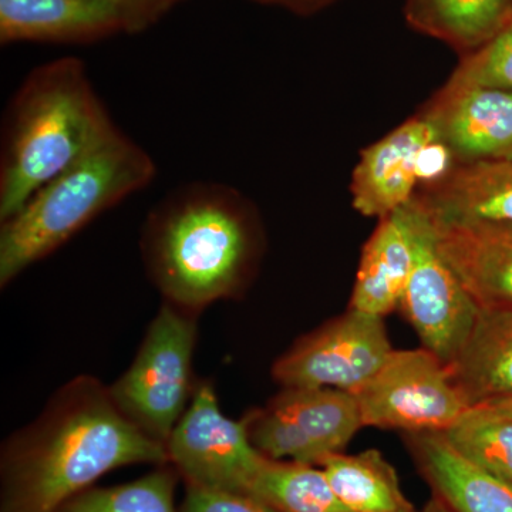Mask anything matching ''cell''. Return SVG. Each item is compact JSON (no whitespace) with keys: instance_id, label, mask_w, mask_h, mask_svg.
<instances>
[{"instance_id":"8992f818","label":"cell","mask_w":512,"mask_h":512,"mask_svg":"<svg viewBox=\"0 0 512 512\" xmlns=\"http://www.w3.org/2000/svg\"><path fill=\"white\" fill-rule=\"evenodd\" d=\"M363 426L446 431L470 409L450 367L430 350H393L355 393Z\"/></svg>"},{"instance_id":"7402d4cb","label":"cell","mask_w":512,"mask_h":512,"mask_svg":"<svg viewBox=\"0 0 512 512\" xmlns=\"http://www.w3.org/2000/svg\"><path fill=\"white\" fill-rule=\"evenodd\" d=\"M443 434L461 457L512 484L511 413L485 404L470 407Z\"/></svg>"},{"instance_id":"cb8c5ba5","label":"cell","mask_w":512,"mask_h":512,"mask_svg":"<svg viewBox=\"0 0 512 512\" xmlns=\"http://www.w3.org/2000/svg\"><path fill=\"white\" fill-rule=\"evenodd\" d=\"M448 80L512 93V20L490 42L463 56Z\"/></svg>"},{"instance_id":"f1b7e54d","label":"cell","mask_w":512,"mask_h":512,"mask_svg":"<svg viewBox=\"0 0 512 512\" xmlns=\"http://www.w3.org/2000/svg\"><path fill=\"white\" fill-rule=\"evenodd\" d=\"M420 512H454V511L451 510V508L448 507V505L446 503H444L443 500H440L439 497H436V495H433V497H431V500L429 501V503L424 505L423 510H421Z\"/></svg>"},{"instance_id":"ba28073f","label":"cell","mask_w":512,"mask_h":512,"mask_svg":"<svg viewBox=\"0 0 512 512\" xmlns=\"http://www.w3.org/2000/svg\"><path fill=\"white\" fill-rule=\"evenodd\" d=\"M165 448L187 485L228 493L249 494L268 461L252 444L247 420L222 413L211 380H198Z\"/></svg>"},{"instance_id":"44dd1931","label":"cell","mask_w":512,"mask_h":512,"mask_svg":"<svg viewBox=\"0 0 512 512\" xmlns=\"http://www.w3.org/2000/svg\"><path fill=\"white\" fill-rule=\"evenodd\" d=\"M249 494L279 512H353L330 485L323 468L268 458Z\"/></svg>"},{"instance_id":"ffe728a7","label":"cell","mask_w":512,"mask_h":512,"mask_svg":"<svg viewBox=\"0 0 512 512\" xmlns=\"http://www.w3.org/2000/svg\"><path fill=\"white\" fill-rule=\"evenodd\" d=\"M320 467L353 512H419L407 500L392 464L377 450L326 457Z\"/></svg>"},{"instance_id":"277c9868","label":"cell","mask_w":512,"mask_h":512,"mask_svg":"<svg viewBox=\"0 0 512 512\" xmlns=\"http://www.w3.org/2000/svg\"><path fill=\"white\" fill-rule=\"evenodd\" d=\"M153 157L114 127L72 167L37 190L0 222V286L6 288L90 222L156 178Z\"/></svg>"},{"instance_id":"7a4b0ae2","label":"cell","mask_w":512,"mask_h":512,"mask_svg":"<svg viewBox=\"0 0 512 512\" xmlns=\"http://www.w3.org/2000/svg\"><path fill=\"white\" fill-rule=\"evenodd\" d=\"M141 259L165 302L200 313L245 292L261 254L254 207L227 184L194 181L147 215Z\"/></svg>"},{"instance_id":"9a60e30c","label":"cell","mask_w":512,"mask_h":512,"mask_svg":"<svg viewBox=\"0 0 512 512\" xmlns=\"http://www.w3.org/2000/svg\"><path fill=\"white\" fill-rule=\"evenodd\" d=\"M413 201L434 222L512 224V158L456 163Z\"/></svg>"},{"instance_id":"4fadbf2b","label":"cell","mask_w":512,"mask_h":512,"mask_svg":"<svg viewBox=\"0 0 512 512\" xmlns=\"http://www.w3.org/2000/svg\"><path fill=\"white\" fill-rule=\"evenodd\" d=\"M430 222L441 256L480 308L512 309V224Z\"/></svg>"},{"instance_id":"83f0119b","label":"cell","mask_w":512,"mask_h":512,"mask_svg":"<svg viewBox=\"0 0 512 512\" xmlns=\"http://www.w3.org/2000/svg\"><path fill=\"white\" fill-rule=\"evenodd\" d=\"M113 2L119 3L121 8L126 12L128 20V33H133V18L134 9H136V0H113Z\"/></svg>"},{"instance_id":"30bf717a","label":"cell","mask_w":512,"mask_h":512,"mask_svg":"<svg viewBox=\"0 0 512 512\" xmlns=\"http://www.w3.org/2000/svg\"><path fill=\"white\" fill-rule=\"evenodd\" d=\"M393 352L382 316L349 309L303 336L272 367L282 387H333L356 393Z\"/></svg>"},{"instance_id":"f546056e","label":"cell","mask_w":512,"mask_h":512,"mask_svg":"<svg viewBox=\"0 0 512 512\" xmlns=\"http://www.w3.org/2000/svg\"><path fill=\"white\" fill-rule=\"evenodd\" d=\"M485 406L495 407V409L503 410V412L512 413V397H510V399L497 400V402L487 403Z\"/></svg>"},{"instance_id":"4dcf8cb0","label":"cell","mask_w":512,"mask_h":512,"mask_svg":"<svg viewBox=\"0 0 512 512\" xmlns=\"http://www.w3.org/2000/svg\"><path fill=\"white\" fill-rule=\"evenodd\" d=\"M512 414V413H511Z\"/></svg>"},{"instance_id":"2e32d148","label":"cell","mask_w":512,"mask_h":512,"mask_svg":"<svg viewBox=\"0 0 512 512\" xmlns=\"http://www.w3.org/2000/svg\"><path fill=\"white\" fill-rule=\"evenodd\" d=\"M406 444L433 495L454 512H512V484L461 457L443 431L407 433Z\"/></svg>"},{"instance_id":"603a6c76","label":"cell","mask_w":512,"mask_h":512,"mask_svg":"<svg viewBox=\"0 0 512 512\" xmlns=\"http://www.w3.org/2000/svg\"><path fill=\"white\" fill-rule=\"evenodd\" d=\"M177 476L171 464H163L131 483L87 488L56 512H177L174 505Z\"/></svg>"},{"instance_id":"6da1fadb","label":"cell","mask_w":512,"mask_h":512,"mask_svg":"<svg viewBox=\"0 0 512 512\" xmlns=\"http://www.w3.org/2000/svg\"><path fill=\"white\" fill-rule=\"evenodd\" d=\"M133 464H168L167 448L117 409L109 386L74 377L3 444L0 512H56L104 474Z\"/></svg>"},{"instance_id":"d6986e66","label":"cell","mask_w":512,"mask_h":512,"mask_svg":"<svg viewBox=\"0 0 512 512\" xmlns=\"http://www.w3.org/2000/svg\"><path fill=\"white\" fill-rule=\"evenodd\" d=\"M404 16L417 32L466 56L511 22L512 0H406Z\"/></svg>"},{"instance_id":"484cf974","label":"cell","mask_w":512,"mask_h":512,"mask_svg":"<svg viewBox=\"0 0 512 512\" xmlns=\"http://www.w3.org/2000/svg\"><path fill=\"white\" fill-rule=\"evenodd\" d=\"M178 2H181V0H136L133 33L143 32L144 29L156 23Z\"/></svg>"},{"instance_id":"3957f363","label":"cell","mask_w":512,"mask_h":512,"mask_svg":"<svg viewBox=\"0 0 512 512\" xmlns=\"http://www.w3.org/2000/svg\"><path fill=\"white\" fill-rule=\"evenodd\" d=\"M114 127L82 60L63 57L33 69L3 116L0 222L22 210L37 190Z\"/></svg>"},{"instance_id":"7c38bea8","label":"cell","mask_w":512,"mask_h":512,"mask_svg":"<svg viewBox=\"0 0 512 512\" xmlns=\"http://www.w3.org/2000/svg\"><path fill=\"white\" fill-rule=\"evenodd\" d=\"M437 141L433 126L417 113L365 148L350 183L355 210L380 220L406 207L416 195L424 154Z\"/></svg>"},{"instance_id":"d4e9b609","label":"cell","mask_w":512,"mask_h":512,"mask_svg":"<svg viewBox=\"0 0 512 512\" xmlns=\"http://www.w3.org/2000/svg\"><path fill=\"white\" fill-rule=\"evenodd\" d=\"M181 512H279L251 494L205 490L187 485Z\"/></svg>"},{"instance_id":"9c48e42d","label":"cell","mask_w":512,"mask_h":512,"mask_svg":"<svg viewBox=\"0 0 512 512\" xmlns=\"http://www.w3.org/2000/svg\"><path fill=\"white\" fill-rule=\"evenodd\" d=\"M413 232V268L399 309L423 348L450 365L466 345L480 315V305L444 261L427 215L406 205Z\"/></svg>"},{"instance_id":"52a82bcc","label":"cell","mask_w":512,"mask_h":512,"mask_svg":"<svg viewBox=\"0 0 512 512\" xmlns=\"http://www.w3.org/2000/svg\"><path fill=\"white\" fill-rule=\"evenodd\" d=\"M245 420L259 453L312 466L342 453L365 427L355 393L333 387H285Z\"/></svg>"},{"instance_id":"5b68a950","label":"cell","mask_w":512,"mask_h":512,"mask_svg":"<svg viewBox=\"0 0 512 512\" xmlns=\"http://www.w3.org/2000/svg\"><path fill=\"white\" fill-rule=\"evenodd\" d=\"M200 313L163 301L130 367L109 386L117 409L157 443L167 444L198 380L192 357Z\"/></svg>"},{"instance_id":"e0dca14e","label":"cell","mask_w":512,"mask_h":512,"mask_svg":"<svg viewBox=\"0 0 512 512\" xmlns=\"http://www.w3.org/2000/svg\"><path fill=\"white\" fill-rule=\"evenodd\" d=\"M412 268V224L403 207L380 218L363 247L349 309L382 318L399 309Z\"/></svg>"},{"instance_id":"ac0fdd59","label":"cell","mask_w":512,"mask_h":512,"mask_svg":"<svg viewBox=\"0 0 512 512\" xmlns=\"http://www.w3.org/2000/svg\"><path fill=\"white\" fill-rule=\"evenodd\" d=\"M468 406L512 397V309L481 308L466 345L448 365Z\"/></svg>"},{"instance_id":"8fae6325","label":"cell","mask_w":512,"mask_h":512,"mask_svg":"<svg viewBox=\"0 0 512 512\" xmlns=\"http://www.w3.org/2000/svg\"><path fill=\"white\" fill-rule=\"evenodd\" d=\"M456 163L512 158V93L447 83L419 111Z\"/></svg>"},{"instance_id":"4316f807","label":"cell","mask_w":512,"mask_h":512,"mask_svg":"<svg viewBox=\"0 0 512 512\" xmlns=\"http://www.w3.org/2000/svg\"><path fill=\"white\" fill-rule=\"evenodd\" d=\"M256 2L282 6V8L291 10V12L305 16L326 8L333 0H256Z\"/></svg>"},{"instance_id":"5bb4252c","label":"cell","mask_w":512,"mask_h":512,"mask_svg":"<svg viewBox=\"0 0 512 512\" xmlns=\"http://www.w3.org/2000/svg\"><path fill=\"white\" fill-rule=\"evenodd\" d=\"M128 33L126 12L113 0H0V43L82 45Z\"/></svg>"}]
</instances>
